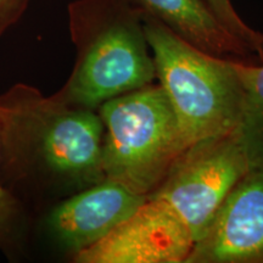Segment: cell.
<instances>
[{
    "mask_svg": "<svg viewBox=\"0 0 263 263\" xmlns=\"http://www.w3.org/2000/svg\"><path fill=\"white\" fill-rule=\"evenodd\" d=\"M98 110L16 84L0 97V161L11 176L82 190L105 179Z\"/></svg>",
    "mask_w": 263,
    "mask_h": 263,
    "instance_id": "obj_1",
    "label": "cell"
},
{
    "mask_svg": "<svg viewBox=\"0 0 263 263\" xmlns=\"http://www.w3.org/2000/svg\"><path fill=\"white\" fill-rule=\"evenodd\" d=\"M68 25L76 62L57 93L65 101L98 110L155 82L143 14L130 0H76L68 5Z\"/></svg>",
    "mask_w": 263,
    "mask_h": 263,
    "instance_id": "obj_2",
    "label": "cell"
},
{
    "mask_svg": "<svg viewBox=\"0 0 263 263\" xmlns=\"http://www.w3.org/2000/svg\"><path fill=\"white\" fill-rule=\"evenodd\" d=\"M143 24L156 80L168 99L185 147L238 129L244 91L233 60L200 50L149 15L143 14Z\"/></svg>",
    "mask_w": 263,
    "mask_h": 263,
    "instance_id": "obj_3",
    "label": "cell"
},
{
    "mask_svg": "<svg viewBox=\"0 0 263 263\" xmlns=\"http://www.w3.org/2000/svg\"><path fill=\"white\" fill-rule=\"evenodd\" d=\"M98 111L104 123L105 178L150 195L186 149L162 88L146 85L111 99Z\"/></svg>",
    "mask_w": 263,
    "mask_h": 263,
    "instance_id": "obj_4",
    "label": "cell"
},
{
    "mask_svg": "<svg viewBox=\"0 0 263 263\" xmlns=\"http://www.w3.org/2000/svg\"><path fill=\"white\" fill-rule=\"evenodd\" d=\"M251 168L248 149L235 129L186 147L151 194L172 209L196 242L228 193Z\"/></svg>",
    "mask_w": 263,
    "mask_h": 263,
    "instance_id": "obj_5",
    "label": "cell"
},
{
    "mask_svg": "<svg viewBox=\"0 0 263 263\" xmlns=\"http://www.w3.org/2000/svg\"><path fill=\"white\" fill-rule=\"evenodd\" d=\"M194 245L188 227L161 197L150 194L122 224L72 258L77 263H180Z\"/></svg>",
    "mask_w": 263,
    "mask_h": 263,
    "instance_id": "obj_6",
    "label": "cell"
},
{
    "mask_svg": "<svg viewBox=\"0 0 263 263\" xmlns=\"http://www.w3.org/2000/svg\"><path fill=\"white\" fill-rule=\"evenodd\" d=\"M263 262V168L233 186L185 263Z\"/></svg>",
    "mask_w": 263,
    "mask_h": 263,
    "instance_id": "obj_7",
    "label": "cell"
},
{
    "mask_svg": "<svg viewBox=\"0 0 263 263\" xmlns=\"http://www.w3.org/2000/svg\"><path fill=\"white\" fill-rule=\"evenodd\" d=\"M146 197L105 178L59 203L49 215V227L58 241L73 256L122 224Z\"/></svg>",
    "mask_w": 263,
    "mask_h": 263,
    "instance_id": "obj_8",
    "label": "cell"
},
{
    "mask_svg": "<svg viewBox=\"0 0 263 263\" xmlns=\"http://www.w3.org/2000/svg\"><path fill=\"white\" fill-rule=\"evenodd\" d=\"M180 38L207 54L240 61L251 49L219 21L206 0H130Z\"/></svg>",
    "mask_w": 263,
    "mask_h": 263,
    "instance_id": "obj_9",
    "label": "cell"
},
{
    "mask_svg": "<svg viewBox=\"0 0 263 263\" xmlns=\"http://www.w3.org/2000/svg\"><path fill=\"white\" fill-rule=\"evenodd\" d=\"M244 91V108L238 129L248 149L252 168H263V64L233 60Z\"/></svg>",
    "mask_w": 263,
    "mask_h": 263,
    "instance_id": "obj_10",
    "label": "cell"
},
{
    "mask_svg": "<svg viewBox=\"0 0 263 263\" xmlns=\"http://www.w3.org/2000/svg\"><path fill=\"white\" fill-rule=\"evenodd\" d=\"M219 21L263 60V34L250 28L235 11L232 0H206Z\"/></svg>",
    "mask_w": 263,
    "mask_h": 263,
    "instance_id": "obj_11",
    "label": "cell"
},
{
    "mask_svg": "<svg viewBox=\"0 0 263 263\" xmlns=\"http://www.w3.org/2000/svg\"><path fill=\"white\" fill-rule=\"evenodd\" d=\"M18 203L11 192L0 183V244L9 239L17 219Z\"/></svg>",
    "mask_w": 263,
    "mask_h": 263,
    "instance_id": "obj_12",
    "label": "cell"
},
{
    "mask_svg": "<svg viewBox=\"0 0 263 263\" xmlns=\"http://www.w3.org/2000/svg\"><path fill=\"white\" fill-rule=\"evenodd\" d=\"M31 0H0V35L15 25Z\"/></svg>",
    "mask_w": 263,
    "mask_h": 263,
    "instance_id": "obj_13",
    "label": "cell"
}]
</instances>
